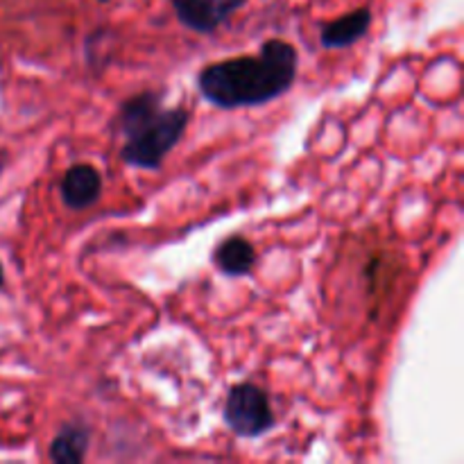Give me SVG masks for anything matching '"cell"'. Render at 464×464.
Returning <instances> with one entry per match:
<instances>
[{
	"mask_svg": "<svg viewBox=\"0 0 464 464\" xmlns=\"http://www.w3.org/2000/svg\"><path fill=\"white\" fill-rule=\"evenodd\" d=\"M299 54L293 44L270 39L256 57L208 63L198 77L204 100L220 109L258 107L290 91L297 80Z\"/></svg>",
	"mask_w": 464,
	"mask_h": 464,
	"instance_id": "1",
	"label": "cell"
},
{
	"mask_svg": "<svg viewBox=\"0 0 464 464\" xmlns=\"http://www.w3.org/2000/svg\"><path fill=\"white\" fill-rule=\"evenodd\" d=\"M186 107H163L157 91H143L121 104L116 127L125 143L121 148L122 163L139 170H159L163 159L175 150L188 127Z\"/></svg>",
	"mask_w": 464,
	"mask_h": 464,
	"instance_id": "2",
	"label": "cell"
},
{
	"mask_svg": "<svg viewBox=\"0 0 464 464\" xmlns=\"http://www.w3.org/2000/svg\"><path fill=\"white\" fill-rule=\"evenodd\" d=\"M222 420L238 438H258L275 426V412L258 385L238 383L227 394Z\"/></svg>",
	"mask_w": 464,
	"mask_h": 464,
	"instance_id": "3",
	"label": "cell"
},
{
	"mask_svg": "<svg viewBox=\"0 0 464 464\" xmlns=\"http://www.w3.org/2000/svg\"><path fill=\"white\" fill-rule=\"evenodd\" d=\"M247 0H170L181 25L198 34H213Z\"/></svg>",
	"mask_w": 464,
	"mask_h": 464,
	"instance_id": "4",
	"label": "cell"
},
{
	"mask_svg": "<svg viewBox=\"0 0 464 464\" xmlns=\"http://www.w3.org/2000/svg\"><path fill=\"white\" fill-rule=\"evenodd\" d=\"M59 193L71 211H84L93 207L102 195V177L91 163H77L63 172Z\"/></svg>",
	"mask_w": 464,
	"mask_h": 464,
	"instance_id": "5",
	"label": "cell"
},
{
	"mask_svg": "<svg viewBox=\"0 0 464 464\" xmlns=\"http://www.w3.org/2000/svg\"><path fill=\"white\" fill-rule=\"evenodd\" d=\"M372 25V12L367 7L349 12L347 16H340L335 21L322 25L320 41L329 50H343L358 44L367 34Z\"/></svg>",
	"mask_w": 464,
	"mask_h": 464,
	"instance_id": "6",
	"label": "cell"
},
{
	"mask_svg": "<svg viewBox=\"0 0 464 464\" xmlns=\"http://www.w3.org/2000/svg\"><path fill=\"white\" fill-rule=\"evenodd\" d=\"M218 270L227 276H247L256 266V249L243 236H229L213 252Z\"/></svg>",
	"mask_w": 464,
	"mask_h": 464,
	"instance_id": "7",
	"label": "cell"
},
{
	"mask_svg": "<svg viewBox=\"0 0 464 464\" xmlns=\"http://www.w3.org/2000/svg\"><path fill=\"white\" fill-rule=\"evenodd\" d=\"M91 430L84 424H66L50 442V460L57 464H77L89 451Z\"/></svg>",
	"mask_w": 464,
	"mask_h": 464,
	"instance_id": "8",
	"label": "cell"
},
{
	"mask_svg": "<svg viewBox=\"0 0 464 464\" xmlns=\"http://www.w3.org/2000/svg\"><path fill=\"white\" fill-rule=\"evenodd\" d=\"M5 163H7V159H5V152L0 150V175H3V170H5Z\"/></svg>",
	"mask_w": 464,
	"mask_h": 464,
	"instance_id": "9",
	"label": "cell"
},
{
	"mask_svg": "<svg viewBox=\"0 0 464 464\" xmlns=\"http://www.w3.org/2000/svg\"><path fill=\"white\" fill-rule=\"evenodd\" d=\"M5 288V270H3V266H0V290Z\"/></svg>",
	"mask_w": 464,
	"mask_h": 464,
	"instance_id": "10",
	"label": "cell"
}]
</instances>
